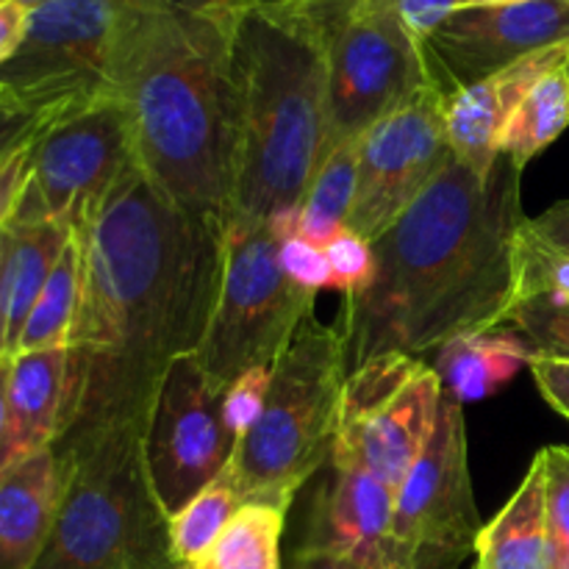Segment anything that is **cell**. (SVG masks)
Here are the masks:
<instances>
[{
	"label": "cell",
	"mask_w": 569,
	"mask_h": 569,
	"mask_svg": "<svg viewBox=\"0 0 569 569\" xmlns=\"http://www.w3.org/2000/svg\"><path fill=\"white\" fill-rule=\"evenodd\" d=\"M137 164L131 126L117 98L59 117L31 142L28 181L11 222L78 228Z\"/></svg>",
	"instance_id": "cell-9"
},
{
	"label": "cell",
	"mask_w": 569,
	"mask_h": 569,
	"mask_svg": "<svg viewBox=\"0 0 569 569\" xmlns=\"http://www.w3.org/2000/svg\"><path fill=\"white\" fill-rule=\"evenodd\" d=\"M531 298L569 306V250L533 237L526 220L517 239V303Z\"/></svg>",
	"instance_id": "cell-28"
},
{
	"label": "cell",
	"mask_w": 569,
	"mask_h": 569,
	"mask_svg": "<svg viewBox=\"0 0 569 569\" xmlns=\"http://www.w3.org/2000/svg\"><path fill=\"white\" fill-rule=\"evenodd\" d=\"M569 61V44L533 53L503 72L445 98V131L456 161L476 172H489L500 156V137L511 114L533 83L553 67Z\"/></svg>",
	"instance_id": "cell-17"
},
{
	"label": "cell",
	"mask_w": 569,
	"mask_h": 569,
	"mask_svg": "<svg viewBox=\"0 0 569 569\" xmlns=\"http://www.w3.org/2000/svg\"><path fill=\"white\" fill-rule=\"evenodd\" d=\"M61 498L53 448L0 470V569H33L48 545Z\"/></svg>",
	"instance_id": "cell-19"
},
{
	"label": "cell",
	"mask_w": 569,
	"mask_h": 569,
	"mask_svg": "<svg viewBox=\"0 0 569 569\" xmlns=\"http://www.w3.org/2000/svg\"><path fill=\"white\" fill-rule=\"evenodd\" d=\"M237 437L222 420V392L198 356L167 370L144 426V461L167 515L189 503L231 465Z\"/></svg>",
	"instance_id": "cell-13"
},
{
	"label": "cell",
	"mask_w": 569,
	"mask_h": 569,
	"mask_svg": "<svg viewBox=\"0 0 569 569\" xmlns=\"http://www.w3.org/2000/svg\"><path fill=\"white\" fill-rule=\"evenodd\" d=\"M233 3H242V6H256V3H261V0H233Z\"/></svg>",
	"instance_id": "cell-46"
},
{
	"label": "cell",
	"mask_w": 569,
	"mask_h": 569,
	"mask_svg": "<svg viewBox=\"0 0 569 569\" xmlns=\"http://www.w3.org/2000/svg\"><path fill=\"white\" fill-rule=\"evenodd\" d=\"M398 9V14L403 17V22L409 26V31L417 39H426L428 33L437 31L450 14H456L459 9H467L476 0H387Z\"/></svg>",
	"instance_id": "cell-36"
},
{
	"label": "cell",
	"mask_w": 569,
	"mask_h": 569,
	"mask_svg": "<svg viewBox=\"0 0 569 569\" xmlns=\"http://www.w3.org/2000/svg\"><path fill=\"white\" fill-rule=\"evenodd\" d=\"M239 509H242V498L226 467L217 481H211L203 492L194 495L183 509L170 517V545L178 565H198Z\"/></svg>",
	"instance_id": "cell-27"
},
{
	"label": "cell",
	"mask_w": 569,
	"mask_h": 569,
	"mask_svg": "<svg viewBox=\"0 0 569 569\" xmlns=\"http://www.w3.org/2000/svg\"><path fill=\"white\" fill-rule=\"evenodd\" d=\"M520 187L522 167L506 153L483 176L450 159L372 242L376 278L339 317L348 372L387 353L426 359L450 339L506 326L528 220Z\"/></svg>",
	"instance_id": "cell-2"
},
{
	"label": "cell",
	"mask_w": 569,
	"mask_h": 569,
	"mask_svg": "<svg viewBox=\"0 0 569 569\" xmlns=\"http://www.w3.org/2000/svg\"><path fill=\"white\" fill-rule=\"evenodd\" d=\"M233 0H126L114 98L144 176L183 211L222 222L237 178Z\"/></svg>",
	"instance_id": "cell-3"
},
{
	"label": "cell",
	"mask_w": 569,
	"mask_h": 569,
	"mask_svg": "<svg viewBox=\"0 0 569 569\" xmlns=\"http://www.w3.org/2000/svg\"><path fill=\"white\" fill-rule=\"evenodd\" d=\"M9 378H11V356L0 359V445L6 433V417H9Z\"/></svg>",
	"instance_id": "cell-42"
},
{
	"label": "cell",
	"mask_w": 569,
	"mask_h": 569,
	"mask_svg": "<svg viewBox=\"0 0 569 569\" xmlns=\"http://www.w3.org/2000/svg\"><path fill=\"white\" fill-rule=\"evenodd\" d=\"M315 300L283 276L267 222H222L220 289L194 353L209 381L226 392L242 372L276 367Z\"/></svg>",
	"instance_id": "cell-7"
},
{
	"label": "cell",
	"mask_w": 569,
	"mask_h": 569,
	"mask_svg": "<svg viewBox=\"0 0 569 569\" xmlns=\"http://www.w3.org/2000/svg\"><path fill=\"white\" fill-rule=\"evenodd\" d=\"M50 122L53 117H44L14 100L0 98V159L31 144Z\"/></svg>",
	"instance_id": "cell-35"
},
{
	"label": "cell",
	"mask_w": 569,
	"mask_h": 569,
	"mask_svg": "<svg viewBox=\"0 0 569 569\" xmlns=\"http://www.w3.org/2000/svg\"><path fill=\"white\" fill-rule=\"evenodd\" d=\"M287 511L242 503L209 553L192 569H281V537Z\"/></svg>",
	"instance_id": "cell-26"
},
{
	"label": "cell",
	"mask_w": 569,
	"mask_h": 569,
	"mask_svg": "<svg viewBox=\"0 0 569 569\" xmlns=\"http://www.w3.org/2000/svg\"><path fill=\"white\" fill-rule=\"evenodd\" d=\"M331 487L317 498L306 550L339 556L365 569H395V489L353 461L331 459Z\"/></svg>",
	"instance_id": "cell-16"
},
{
	"label": "cell",
	"mask_w": 569,
	"mask_h": 569,
	"mask_svg": "<svg viewBox=\"0 0 569 569\" xmlns=\"http://www.w3.org/2000/svg\"><path fill=\"white\" fill-rule=\"evenodd\" d=\"M289 569H365L348 559H339V556L320 553V550H306L300 548L298 553L292 556V565Z\"/></svg>",
	"instance_id": "cell-41"
},
{
	"label": "cell",
	"mask_w": 569,
	"mask_h": 569,
	"mask_svg": "<svg viewBox=\"0 0 569 569\" xmlns=\"http://www.w3.org/2000/svg\"><path fill=\"white\" fill-rule=\"evenodd\" d=\"M67 365L70 348L11 356L9 417L0 445V470L53 448L64 417Z\"/></svg>",
	"instance_id": "cell-18"
},
{
	"label": "cell",
	"mask_w": 569,
	"mask_h": 569,
	"mask_svg": "<svg viewBox=\"0 0 569 569\" xmlns=\"http://www.w3.org/2000/svg\"><path fill=\"white\" fill-rule=\"evenodd\" d=\"M126 0H50L31 9L26 37L0 67V98L44 117L114 98Z\"/></svg>",
	"instance_id": "cell-8"
},
{
	"label": "cell",
	"mask_w": 569,
	"mask_h": 569,
	"mask_svg": "<svg viewBox=\"0 0 569 569\" xmlns=\"http://www.w3.org/2000/svg\"><path fill=\"white\" fill-rule=\"evenodd\" d=\"M326 50L331 150L361 139L431 83L422 42L387 0L361 6Z\"/></svg>",
	"instance_id": "cell-12"
},
{
	"label": "cell",
	"mask_w": 569,
	"mask_h": 569,
	"mask_svg": "<svg viewBox=\"0 0 569 569\" xmlns=\"http://www.w3.org/2000/svg\"><path fill=\"white\" fill-rule=\"evenodd\" d=\"M489 3H522V0H476L472 6H489Z\"/></svg>",
	"instance_id": "cell-44"
},
{
	"label": "cell",
	"mask_w": 569,
	"mask_h": 569,
	"mask_svg": "<svg viewBox=\"0 0 569 569\" xmlns=\"http://www.w3.org/2000/svg\"><path fill=\"white\" fill-rule=\"evenodd\" d=\"M476 569H550L548 500H545V459L528 467L526 478L476 542Z\"/></svg>",
	"instance_id": "cell-21"
},
{
	"label": "cell",
	"mask_w": 569,
	"mask_h": 569,
	"mask_svg": "<svg viewBox=\"0 0 569 569\" xmlns=\"http://www.w3.org/2000/svg\"><path fill=\"white\" fill-rule=\"evenodd\" d=\"M17 3L28 6V9H37V6H42V3H50V0H17Z\"/></svg>",
	"instance_id": "cell-45"
},
{
	"label": "cell",
	"mask_w": 569,
	"mask_h": 569,
	"mask_svg": "<svg viewBox=\"0 0 569 569\" xmlns=\"http://www.w3.org/2000/svg\"><path fill=\"white\" fill-rule=\"evenodd\" d=\"M78 300H81V242L72 237L28 315L17 353L67 348L76 326Z\"/></svg>",
	"instance_id": "cell-25"
},
{
	"label": "cell",
	"mask_w": 569,
	"mask_h": 569,
	"mask_svg": "<svg viewBox=\"0 0 569 569\" xmlns=\"http://www.w3.org/2000/svg\"><path fill=\"white\" fill-rule=\"evenodd\" d=\"M272 370L276 367H253V370L242 372L222 392V420H226L228 431L237 437V442L256 426V420L264 411L272 383Z\"/></svg>",
	"instance_id": "cell-33"
},
{
	"label": "cell",
	"mask_w": 569,
	"mask_h": 569,
	"mask_svg": "<svg viewBox=\"0 0 569 569\" xmlns=\"http://www.w3.org/2000/svg\"><path fill=\"white\" fill-rule=\"evenodd\" d=\"M28 164H31V144L0 159V231L9 226L17 203H20V194L28 181Z\"/></svg>",
	"instance_id": "cell-38"
},
{
	"label": "cell",
	"mask_w": 569,
	"mask_h": 569,
	"mask_svg": "<svg viewBox=\"0 0 569 569\" xmlns=\"http://www.w3.org/2000/svg\"><path fill=\"white\" fill-rule=\"evenodd\" d=\"M442 383L431 365L387 353L348 372L331 459L353 461L398 492L437 426Z\"/></svg>",
	"instance_id": "cell-10"
},
{
	"label": "cell",
	"mask_w": 569,
	"mask_h": 569,
	"mask_svg": "<svg viewBox=\"0 0 569 569\" xmlns=\"http://www.w3.org/2000/svg\"><path fill=\"white\" fill-rule=\"evenodd\" d=\"M3 356H9V350H6V317H3V298H0V359Z\"/></svg>",
	"instance_id": "cell-43"
},
{
	"label": "cell",
	"mask_w": 569,
	"mask_h": 569,
	"mask_svg": "<svg viewBox=\"0 0 569 569\" xmlns=\"http://www.w3.org/2000/svg\"><path fill=\"white\" fill-rule=\"evenodd\" d=\"M322 250L331 267V289L342 292L345 300L359 298L370 289L376 278V250L370 239L356 233L353 228H345Z\"/></svg>",
	"instance_id": "cell-32"
},
{
	"label": "cell",
	"mask_w": 569,
	"mask_h": 569,
	"mask_svg": "<svg viewBox=\"0 0 569 569\" xmlns=\"http://www.w3.org/2000/svg\"><path fill=\"white\" fill-rule=\"evenodd\" d=\"M233 72L239 142L228 220L267 222L303 203L331 153L328 50L259 6H244L233 39Z\"/></svg>",
	"instance_id": "cell-4"
},
{
	"label": "cell",
	"mask_w": 569,
	"mask_h": 569,
	"mask_svg": "<svg viewBox=\"0 0 569 569\" xmlns=\"http://www.w3.org/2000/svg\"><path fill=\"white\" fill-rule=\"evenodd\" d=\"M450 159L445 94L428 83L359 139V181L348 228L376 242L437 181Z\"/></svg>",
	"instance_id": "cell-14"
},
{
	"label": "cell",
	"mask_w": 569,
	"mask_h": 569,
	"mask_svg": "<svg viewBox=\"0 0 569 569\" xmlns=\"http://www.w3.org/2000/svg\"><path fill=\"white\" fill-rule=\"evenodd\" d=\"M278 264L283 276L306 292L317 295L320 289H331V267H328L326 250L306 239L292 237L278 242Z\"/></svg>",
	"instance_id": "cell-34"
},
{
	"label": "cell",
	"mask_w": 569,
	"mask_h": 569,
	"mask_svg": "<svg viewBox=\"0 0 569 569\" xmlns=\"http://www.w3.org/2000/svg\"><path fill=\"white\" fill-rule=\"evenodd\" d=\"M365 3L370 0H261L256 6L328 44Z\"/></svg>",
	"instance_id": "cell-31"
},
{
	"label": "cell",
	"mask_w": 569,
	"mask_h": 569,
	"mask_svg": "<svg viewBox=\"0 0 569 569\" xmlns=\"http://www.w3.org/2000/svg\"><path fill=\"white\" fill-rule=\"evenodd\" d=\"M28 17H31L28 6L17 3V0H0V67L20 48L22 37H26Z\"/></svg>",
	"instance_id": "cell-39"
},
{
	"label": "cell",
	"mask_w": 569,
	"mask_h": 569,
	"mask_svg": "<svg viewBox=\"0 0 569 569\" xmlns=\"http://www.w3.org/2000/svg\"><path fill=\"white\" fill-rule=\"evenodd\" d=\"M72 237L76 228L64 222H9L0 231V298L9 356L17 353L28 315Z\"/></svg>",
	"instance_id": "cell-20"
},
{
	"label": "cell",
	"mask_w": 569,
	"mask_h": 569,
	"mask_svg": "<svg viewBox=\"0 0 569 569\" xmlns=\"http://www.w3.org/2000/svg\"><path fill=\"white\" fill-rule=\"evenodd\" d=\"M569 128V61L545 72L531 92L522 98L511 114L500 153L511 156L517 167L526 170L531 159H537L548 144H553Z\"/></svg>",
	"instance_id": "cell-23"
},
{
	"label": "cell",
	"mask_w": 569,
	"mask_h": 569,
	"mask_svg": "<svg viewBox=\"0 0 569 569\" xmlns=\"http://www.w3.org/2000/svg\"><path fill=\"white\" fill-rule=\"evenodd\" d=\"M531 356V345L515 331L489 328L450 339L437 350L431 367L439 376L442 392L465 406L492 398L498 389L515 381L522 367H528Z\"/></svg>",
	"instance_id": "cell-22"
},
{
	"label": "cell",
	"mask_w": 569,
	"mask_h": 569,
	"mask_svg": "<svg viewBox=\"0 0 569 569\" xmlns=\"http://www.w3.org/2000/svg\"><path fill=\"white\" fill-rule=\"evenodd\" d=\"M528 370H531L533 381H537L539 392L548 400L550 409H556L565 420H569V361L533 353L528 361Z\"/></svg>",
	"instance_id": "cell-37"
},
{
	"label": "cell",
	"mask_w": 569,
	"mask_h": 569,
	"mask_svg": "<svg viewBox=\"0 0 569 569\" xmlns=\"http://www.w3.org/2000/svg\"><path fill=\"white\" fill-rule=\"evenodd\" d=\"M356 181H359V139L337 144L322 161L300 203L298 237L317 248H326L339 231H345L353 209Z\"/></svg>",
	"instance_id": "cell-24"
},
{
	"label": "cell",
	"mask_w": 569,
	"mask_h": 569,
	"mask_svg": "<svg viewBox=\"0 0 569 569\" xmlns=\"http://www.w3.org/2000/svg\"><path fill=\"white\" fill-rule=\"evenodd\" d=\"M178 569H192V567H187V565H183V567H178Z\"/></svg>",
	"instance_id": "cell-47"
},
{
	"label": "cell",
	"mask_w": 569,
	"mask_h": 569,
	"mask_svg": "<svg viewBox=\"0 0 569 569\" xmlns=\"http://www.w3.org/2000/svg\"><path fill=\"white\" fill-rule=\"evenodd\" d=\"M61 498L33 569H178L170 515L144 461V428H92L53 442Z\"/></svg>",
	"instance_id": "cell-5"
},
{
	"label": "cell",
	"mask_w": 569,
	"mask_h": 569,
	"mask_svg": "<svg viewBox=\"0 0 569 569\" xmlns=\"http://www.w3.org/2000/svg\"><path fill=\"white\" fill-rule=\"evenodd\" d=\"M59 437L148 426L167 370L198 353L214 309L222 226L172 203L133 167L87 222Z\"/></svg>",
	"instance_id": "cell-1"
},
{
	"label": "cell",
	"mask_w": 569,
	"mask_h": 569,
	"mask_svg": "<svg viewBox=\"0 0 569 569\" xmlns=\"http://www.w3.org/2000/svg\"><path fill=\"white\" fill-rule=\"evenodd\" d=\"M559 44H569L567 0L467 6L422 39L431 83L445 98Z\"/></svg>",
	"instance_id": "cell-15"
},
{
	"label": "cell",
	"mask_w": 569,
	"mask_h": 569,
	"mask_svg": "<svg viewBox=\"0 0 569 569\" xmlns=\"http://www.w3.org/2000/svg\"><path fill=\"white\" fill-rule=\"evenodd\" d=\"M545 459L550 569H569V448L539 450Z\"/></svg>",
	"instance_id": "cell-30"
},
{
	"label": "cell",
	"mask_w": 569,
	"mask_h": 569,
	"mask_svg": "<svg viewBox=\"0 0 569 569\" xmlns=\"http://www.w3.org/2000/svg\"><path fill=\"white\" fill-rule=\"evenodd\" d=\"M461 403L442 392L437 426L395 495V569H459L481 533Z\"/></svg>",
	"instance_id": "cell-11"
},
{
	"label": "cell",
	"mask_w": 569,
	"mask_h": 569,
	"mask_svg": "<svg viewBox=\"0 0 569 569\" xmlns=\"http://www.w3.org/2000/svg\"><path fill=\"white\" fill-rule=\"evenodd\" d=\"M528 228H531L533 237H539L542 242L569 250V198L553 203L548 211L533 217V220L528 217Z\"/></svg>",
	"instance_id": "cell-40"
},
{
	"label": "cell",
	"mask_w": 569,
	"mask_h": 569,
	"mask_svg": "<svg viewBox=\"0 0 569 569\" xmlns=\"http://www.w3.org/2000/svg\"><path fill=\"white\" fill-rule=\"evenodd\" d=\"M522 333L537 356L569 361V306L545 298L520 300L511 306L503 328Z\"/></svg>",
	"instance_id": "cell-29"
},
{
	"label": "cell",
	"mask_w": 569,
	"mask_h": 569,
	"mask_svg": "<svg viewBox=\"0 0 569 569\" xmlns=\"http://www.w3.org/2000/svg\"><path fill=\"white\" fill-rule=\"evenodd\" d=\"M567 3H569V0H567Z\"/></svg>",
	"instance_id": "cell-48"
},
{
	"label": "cell",
	"mask_w": 569,
	"mask_h": 569,
	"mask_svg": "<svg viewBox=\"0 0 569 569\" xmlns=\"http://www.w3.org/2000/svg\"><path fill=\"white\" fill-rule=\"evenodd\" d=\"M345 378L342 328L309 315L272 370L264 411L228 465L242 503L287 511L309 478L331 461Z\"/></svg>",
	"instance_id": "cell-6"
}]
</instances>
